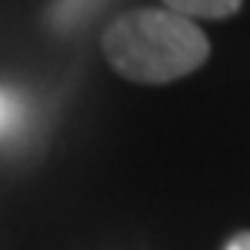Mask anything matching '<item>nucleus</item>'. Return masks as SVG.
Instances as JSON below:
<instances>
[{
	"label": "nucleus",
	"mask_w": 250,
	"mask_h": 250,
	"mask_svg": "<svg viewBox=\"0 0 250 250\" xmlns=\"http://www.w3.org/2000/svg\"><path fill=\"white\" fill-rule=\"evenodd\" d=\"M226 250H250V232H241V235H235V238L226 244Z\"/></svg>",
	"instance_id": "20e7f679"
},
{
	"label": "nucleus",
	"mask_w": 250,
	"mask_h": 250,
	"mask_svg": "<svg viewBox=\"0 0 250 250\" xmlns=\"http://www.w3.org/2000/svg\"><path fill=\"white\" fill-rule=\"evenodd\" d=\"M24 100L15 87L0 84V142H6L12 136H19L24 124Z\"/></svg>",
	"instance_id": "7ed1b4c3"
},
{
	"label": "nucleus",
	"mask_w": 250,
	"mask_h": 250,
	"mask_svg": "<svg viewBox=\"0 0 250 250\" xmlns=\"http://www.w3.org/2000/svg\"><path fill=\"white\" fill-rule=\"evenodd\" d=\"M105 61L139 84H166L208 61V40L190 19L169 9L127 12L103 37Z\"/></svg>",
	"instance_id": "f257e3e1"
},
{
	"label": "nucleus",
	"mask_w": 250,
	"mask_h": 250,
	"mask_svg": "<svg viewBox=\"0 0 250 250\" xmlns=\"http://www.w3.org/2000/svg\"><path fill=\"white\" fill-rule=\"evenodd\" d=\"M169 12L184 19H229L241 9V0H163Z\"/></svg>",
	"instance_id": "f03ea898"
}]
</instances>
